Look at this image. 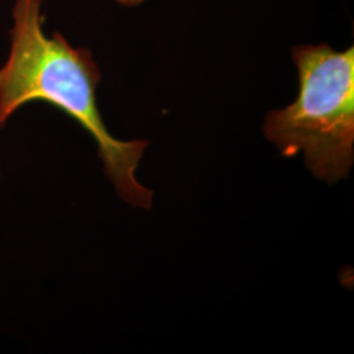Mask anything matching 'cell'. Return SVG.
Returning <instances> with one entry per match:
<instances>
[{"mask_svg": "<svg viewBox=\"0 0 354 354\" xmlns=\"http://www.w3.org/2000/svg\"><path fill=\"white\" fill-rule=\"evenodd\" d=\"M44 0H15L10 53L0 68V130L26 104L44 102L76 121L96 142L104 172L118 196L150 209L152 192L136 176L149 140L113 137L99 111L102 71L87 48H74L59 32L44 28Z\"/></svg>", "mask_w": 354, "mask_h": 354, "instance_id": "cell-1", "label": "cell"}, {"mask_svg": "<svg viewBox=\"0 0 354 354\" xmlns=\"http://www.w3.org/2000/svg\"><path fill=\"white\" fill-rule=\"evenodd\" d=\"M299 92L266 114L264 134L283 156L304 152L313 175L328 184L348 176L354 159V48L295 45Z\"/></svg>", "mask_w": 354, "mask_h": 354, "instance_id": "cell-2", "label": "cell"}, {"mask_svg": "<svg viewBox=\"0 0 354 354\" xmlns=\"http://www.w3.org/2000/svg\"><path fill=\"white\" fill-rule=\"evenodd\" d=\"M114 1L122 7H137L142 3H145L146 0H114Z\"/></svg>", "mask_w": 354, "mask_h": 354, "instance_id": "cell-3", "label": "cell"}]
</instances>
